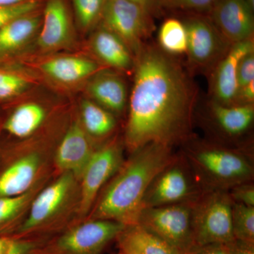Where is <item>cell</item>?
<instances>
[{"label":"cell","mask_w":254,"mask_h":254,"mask_svg":"<svg viewBox=\"0 0 254 254\" xmlns=\"http://www.w3.org/2000/svg\"><path fill=\"white\" fill-rule=\"evenodd\" d=\"M125 145L130 153L149 143L174 148L193 138L198 88L176 57L146 43L135 56Z\"/></svg>","instance_id":"1"},{"label":"cell","mask_w":254,"mask_h":254,"mask_svg":"<svg viewBox=\"0 0 254 254\" xmlns=\"http://www.w3.org/2000/svg\"><path fill=\"white\" fill-rule=\"evenodd\" d=\"M177 155L173 148L158 143H149L131 153L98 198L88 220L136 225L150 184Z\"/></svg>","instance_id":"2"},{"label":"cell","mask_w":254,"mask_h":254,"mask_svg":"<svg viewBox=\"0 0 254 254\" xmlns=\"http://www.w3.org/2000/svg\"><path fill=\"white\" fill-rule=\"evenodd\" d=\"M182 145V156L203 191L228 190L253 182L254 159L245 148L193 137Z\"/></svg>","instance_id":"3"},{"label":"cell","mask_w":254,"mask_h":254,"mask_svg":"<svg viewBox=\"0 0 254 254\" xmlns=\"http://www.w3.org/2000/svg\"><path fill=\"white\" fill-rule=\"evenodd\" d=\"M234 202L227 190L203 191L194 200L192 215L193 249L210 245H228L232 234Z\"/></svg>","instance_id":"4"},{"label":"cell","mask_w":254,"mask_h":254,"mask_svg":"<svg viewBox=\"0 0 254 254\" xmlns=\"http://www.w3.org/2000/svg\"><path fill=\"white\" fill-rule=\"evenodd\" d=\"M127 226L105 220H88L70 227L33 254H103Z\"/></svg>","instance_id":"5"},{"label":"cell","mask_w":254,"mask_h":254,"mask_svg":"<svg viewBox=\"0 0 254 254\" xmlns=\"http://www.w3.org/2000/svg\"><path fill=\"white\" fill-rule=\"evenodd\" d=\"M195 200L143 208L137 225L186 254L193 249L192 215Z\"/></svg>","instance_id":"6"},{"label":"cell","mask_w":254,"mask_h":254,"mask_svg":"<svg viewBox=\"0 0 254 254\" xmlns=\"http://www.w3.org/2000/svg\"><path fill=\"white\" fill-rule=\"evenodd\" d=\"M187 35V67L190 74L208 75L231 45L207 16L192 14L182 20Z\"/></svg>","instance_id":"7"},{"label":"cell","mask_w":254,"mask_h":254,"mask_svg":"<svg viewBox=\"0 0 254 254\" xmlns=\"http://www.w3.org/2000/svg\"><path fill=\"white\" fill-rule=\"evenodd\" d=\"M100 22L123 40L134 57L155 28L153 16L128 0H105Z\"/></svg>","instance_id":"8"},{"label":"cell","mask_w":254,"mask_h":254,"mask_svg":"<svg viewBox=\"0 0 254 254\" xmlns=\"http://www.w3.org/2000/svg\"><path fill=\"white\" fill-rule=\"evenodd\" d=\"M203 192L186 160L177 155L150 184L143 209L191 201Z\"/></svg>","instance_id":"9"},{"label":"cell","mask_w":254,"mask_h":254,"mask_svg":"<svg viewBox=\"0 0 254 254\" xmlns=\"http://www.w3.org/2000/svg\"><path fill=\"white\" fill-rule=\"evenodd\" d=\"M74 179L72 174L64 173L45 189L33 200L27 218L11 237L37 240L38 235L50 230L52 220L69 196Z\"/></svg>","instance_id":"10"},{"label":"cell","mask_w":254,"mask_h":254,"mask_svg":"<svg viewBox=\"0 0 254 254\" xmlns=\"http://www.w3.org/2000/svg\"><path fill=\"white\" fill-rule=\"evenodd\" d=\"M123 148L117 141L95 150L81 175L79 211L86 215L91 210L98 193L123 165Z\"/></svg>","instance_id":"11"},{"label":"cell","mask_w":254,"mask_h":254,"mask_svg":"<svg viewBox=\"0 0 254 254\" xmlns=\"http://www.w3.org/2000/svg\"><path fill=\"white\" fill-rule=\"evenodd\" d=\"M207 17L229 44L254 38V8L246 0H217Z\"/></svg>","instance_id":"12"},{"label":"cell","mask_w":254,"mask_h":254,"mask_svg":"<svg viewBox=\"0 0 254 254\" xmlns=\"http://www.w3.org/2000/svg\"><path fill=\"white\" fill-rule=\"evenodd\" d=\"M254 51V39L232 45L208 75L210 100L222 105H236L237 71L242 58Z\"/></svg>","instance_id":"13"},{"label":"cell","mask_w":254,"mask_h":254,"mask_svg":"<svg viewBox=\"0 0 254 254\" xmlns=\"http://www.w3.org/2000/svg\"><path fill=\"white\" fill-rule=\"evenodd\" d=\"M73 38L71 15L66 0H47L43 11L38 45L46 51L68 46Z\"/></svg>","instance_id":"14"},{"label":"cell","mask_w":254,"mask_h":254,"mask_svg":"<svg viewBox=\"0 0 254 254\" xmlns=\"http://www.w3.org/2000/svg\"><path fill=\"white\" fill-rule=\"evenodd\" d=\"M94 151L81 124L75 122L62 140L55 160L64 173L72 174L73 177L81 179Z\"/></svg>","instance_id":"15"},{"label":"cell","mask_w":254,"mask_h":254,"mask_svg":"<svg viewBox=\"0 0 254 254\" xmlns=\"http://www.w3.org/2000/svg\"><path fill=\"white\" fill-rule=\"evenodd\" d=\"M86 91L91 100L113 114L123 113L128 102L126 82L110 70L102 68L93 75Z\"/></svg>","instance_id":"16"},{"label":"cell","mask_w":254,"mask_h":254,"mask_svg":"<svg viewBox=\"0 0 254 254\" xmlns=\"http://www.w3.org/2000/svg\"><path fill=\"white\" fill-rule=\"evenodd\" d=\"M91 48L97 59L105 66L119 72L133 73L135 57L123 40L100 24L91 39Z\"/></svg>","instance_id":"17"},{"label":"cell","mask_w":254,"mask_h":254,"mask_svg":"<svg viewBox=\"0 0 254 254\" xmlns=\"http://www.w3.org/2000/svg\"><path fill=\"white\" fill-rule=\"evenodd\" d=\"M208 107L210 123L225 138L235 140L252 129L254 104L226 105L210 100Z\"/></svg>","instance_id":"18"},{"label":"cell","mask_w":254,"mask_h":254,"mask_svg":"<svg viewBox=\"0 0 254 254\" xmlns=\"http://www.w3.org/2000/svg\"><path fill=\"white\" fill-rule=\"evenodd\" d=\"M40 68L53 81L68 85L90 78L103 68L93 60L69 55L50 58L42 63Z\"/></svg>","instance_id":"19"},{"label":"cell","mask_w":254,"mask_h":254,"mask_svg":"<svg viewBox=\"0 0 254 254\" xmlns=\"http://www.w3.org/2000/svg\"><path fill=\"white\" fill-rule=\"evenodd\" d=\"M40 164V157L36 153L16 160L0 175V197L17 196L29 191Z\"/></svg>","instance_id":"20"},{"label":"cell","mask_w":254,"mask_h":254,"mask_svg":"<svg viewBox=\"0 0 254 254\" xmlns=\"http://www.w3.org/2000/svg\"><path fill=\"white\" fill-rule=\"evenodd\" d=\"M43 13L38 11L15 18L0 29V58L16 53L29 43L41 28Z\"/></svg>","instance_id":"21"},{"label":"cell","mask_w":254,"mask_h":254,"mask_svg":"<svg viewBox=\"0 0 254 254\" xmlns=\"http://www.w3.org/2000/svg\"><path fill=\"white\" fill-rule=\"evenodd\" d=\"M116 240L138 254H185L137 224L125 227Z\"/></svg>","instance_id":"22"},{"label":"cell","mask_w":254,"mask_h":254,"mask_svg":"<svg viewBox=\"0 0 254 254\" xmlns=\"http://www.w3.org/2000/svg\"><path fill=\"white\" fill-rule=\"evenodd\" d=\"M46 119V110L36 103L19 105L10 115L4 128L11 136L23 138L30 136L41 126Z\"/></svg>","instance_id":"23"},{"label":"cell","mask_w":254,"mask_h":254,"mask_svg":"<svg viewBox=\"0 0 254 254\" xmlns=\"http://www.w3.org/2000/svg\"><path fill=\"white\" fill-rule=\"evenodd\" d=\"M81 114L82 127L90 136L104 138L111 134L116 128L114 114L91 99L82 101Z\"/></svg>","instance_id":"24"},{"label":"cell","mask_w":254,"mask_h":254,"mask_svg":"<svg viewBox=\"0 0 254 254\" xmlns=\"http://www.w3.org/2000/svg\"><path fill=\"white\" fill-rule=\"evenodd\" d=\"M158 45L165 53L178 56L186 54L187 35L183 21L178 18L165 20L158 31Z\"/></svg>","instance_id":"25"},{"label":"cell","mask_w":254,"mask_h":254,"mask_svg":"<svg viewBox=\"0 0 254 254\" xmlns=\"http://www.w3.org/2000/svg\"><path fill=\"white\" fill-rule=\"evenodd\" d=\"M232 227L235 240L254 242V207L234 203Z\"/></svg>","instance_id":"26"},{"label":"cell","mask_w":254,"mask_h":254,"mask_svg":"<svg viewBox=\"0 0 254 254\" xmlns=\"http://www.w3.org/2000/svg\"><path fill=\"white\" fill-rule=\"evenodd\" d=\"M73 9L79 26L84 31L100 22L105 0H72Z\"/></svg>","instance_id":"27"},{"label":"cell","mask_w":254,"mask_h":254,"mask_svg":"<svg viewBox=\"0 0 254 254\" xmlns=\"http://www.w3.org/2000/svg\"><path fill=\"white\" fill-rule=\"evenodd\" d=\"M28 78L12 72L0 69V100L10 99L26 91L29 87Z\"/></svg>","instance_id":"28"},{"label":"cell","mask_w":254,"mask_h":254,"mask_svg":"<svg viewBox=\"0 0 254 254\" xmlns=\"http://www.w3.org/2000/svg\"><path fill=\"white\" fill-rule=\"evenodd\" d=\"M31 192L12 197H0V230L14 220L27 205Z\"/></svg>","instance_id":"29"},{"label":"cell","mask_w":254,"mask_h":254,"mask_svg":"<svg viewBox=\"0 0 254 254\" xmlns=\"http://www.w3.org/2000/svg\"><path fill=\"white\" fill-rule=\"evenodd\" d=\"M42 0H31L20 4L0 5V29L15 18L41 9Z\"/></svg>","instance_id":"30"},{"label":"cell","mask_w":254,"mask_h":254,"mask_svg":"<svg viewBox=\"0 0 254 254\" xmlns=\"http://www.w3.org/2000/svg\"><path fill=\"white\" fill-rule=\"evenodd\" d=\"M217 0H158L159 9L207 11Z\"/></svg>","instance_id":"31"},{"label":"cell","mask_w":254,"mask_h":254,"mask_svg":"<svg viewBox=\"0 0 254 254\" xmlns=\"http://www.w3.org/2000/svg\"><path fill=\"white\" fill-rule=\"evenodd\" d=\"M227 191L234 203L254 207L253 182L240 184V185L232 187Z\"/></svg>","instance_id":"32"},{"label":"cell","mask_w":254,"mask_h":254,"mask_svg":"<svg viewBox=\"0 0 254 254\" xmlns=\"http://www.w3.org/2000/svg\"><path fill=\"white\" fill-rule=\"evenodd\" d=\"M254 81V51L245 55L238 66L237 84L238 91L250 82Z\"/></svg>","instance_id":"33"},{"label":"cell","mask_w":254,"mask_h":254,"mask_svg":"<svg viewBox=\"0 0 254 254\" xmlns=\"http://www.w3.org/2000/svg\"><path fill=\"white\" fill-rule=\"evenodd\" d=\"M45 242L31 239H15L11 237L6 254H33L35 251L45 245Z\"/></svg>","instance_id":"34"},{"label":"cell","mask_w":254,"mask_h":254,"mask_svg":"<svg viewBox=\"0 0 254 254\" xmlns=\"http://www.w3.org/2000/svg\"><path fill=\"white\" fill-rule=\"evenodd\" d=\"M227 246L230 254H254V242L235 240Z\"/></svg>","instance_id":"35"},{"label":"cell","mask_w":254,"mask_h":254,"mask_svg":"<svg viewBox=\"0 0 254 254\" xmlns=\"http://www.w3.org/2000/svg\"><path fill=\"white\" fill-rule=\"evenodd\" d=\"M227 251V245L215 244L196 247L185 254H225Z\"/></svg>","instance_id":"36"},{"label":"cell","mask_w":254,"mask_h":254,"mask_svg":"<svg viewBox=\"0 0 254 254\" xmlns=\"http://www.w3.org/2000/svg\"><path fill=\"white\" fill-rule=\"evenodd\" d=\"M135 4L139 5L151 16H155L160 12L158 5V0H128Z\"/></svg>","instance_id":"37"},{"label":"cell","mask_w":254,"mask_h":254,"mask_svg":"<svg viewBox=\"0 0 254 254\" xmlns=\"http://www.w3.org/2000/svg\"><path fill=\"white\" fill-rule=\"evenodd\" d=\"M11 241V237L0 236V254H6Z\"/></svg>","instance_id":"38"},{"label":"cell","mask_w":254,"mask_h":254,"mask_svg":"<svg viewBox=\"0 0 254 254\" xmlns=\"http://www.w3.org/2000/svg\"><path fill=\"white\" fill-rule=\"evenodd\" d=\"M118 246L120 251V254H138L136 251L130 248V247H127L126 245L118 244Z\"/></svg>","instance_id":"39"},{"label":"cell","mask_w":254,"mask_h":254,"mask_svg":"<svg viewBox=\"0 0 254 254\" xmlns=\"http://www.w3.org/2000/svg\"><path fill=\"white\" fill-rule=\"evenodd\" d=\"M31 0H0V5H13L20 4Z\"/></svg>","instance_id":"40"},{"label":"cell","mask_w":254,"mask_h":254,"mask_svg":"<svg viewBox=\"0 0 254 254\" xmlns=\"http://www.w3.org/2000/svg\"><path fill=\"white\" fill-rule=\"evenodd\" d=\"M225 254H230V252H229L228 248H227V251L226 253H225Z\"/></svg>","instance_id":"41"}]
</instances>
